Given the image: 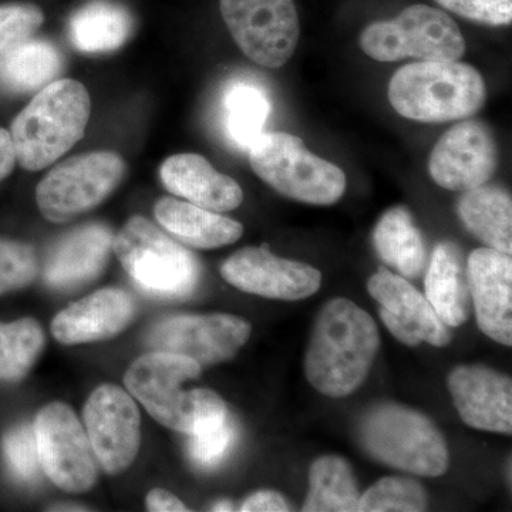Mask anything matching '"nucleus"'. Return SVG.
I'll use <instances>...</instances> for the list:
<instances>
[{
	"label": "nucleus",
	"mask_w": 512,
	"mask_h": 512,
	"mask_svg": "<svg viewBox=\"0 0 512 512\" xmlns=\"http://www.w3.org/2000/svg\"><path fill=\"white\" fill-rule=\"evenodd\" d=\"M221 13L239 49L259 66L288 63L301 36L293 0H221Z\"/></svg>",
	"instance_id": "obj_10"
},
{
	"label": "nucleus",
	"mask_w": 512,
	"mask_h": 512,
	"mask_svg": "<svg viewBox=\"0 0 512 512\" xmlns=\"http://www.w3.org/2000/svg\"><path fill=\"white\" fill-rule=\"evenodd\" d=\"M380 348L379 329L349 299H332L320 309L305 357V373L318 392L345 397L369 375Z\"/></svg>",
	"instance_id": "obj_1"
},
{
	"label": "nucleus",
	"mask_w": 512,
	"mask_h": 512,
	"mask_svg": "<svg viewBox=\"0 0 512 512\" xmlns=\"http://www.w3.org/2000/svg\"><path fill=\"white\" fill-rule=\"evenodd\" d=\"M134 19L124 6L93 0L77 9L69 20L70 42L79 52L109 53L130 39Z\"/></svg>",
	"instance_id": "obj_25"
},
{
	"label": "nucleus",
	"mask_w": 512,
	"mask_h": 512,
	"mask_svg": "<svg viewBox=\"0 0 512 512\" xmlns=\"http://www.w3.org/2000/svg\"><path fill=\"white\" fill-rule=\"evenodd\" d=\"M200 376L201 365L190 357L150 352L128 367L124 383L158 423L194 434L228 417L224 400L212 390L181 389Z\"/></svg>",
	"instance_id": "obj_2"
},
{
	"label": "nucleus",
	"mask_w": 512,
	"mask_h": 512,
	"mask_svg": "<svg viewBox=\"0 0 512 512\" xmlns=\"http://www.w3.org/2000/svg\"><path fill=\"white\" fill-rule=\"evenodd\" d=\"M136 315L133 296L106 288L80 299L57 313L52 335L62 345H83L119 335Z\"/></svg>",
	"instance_id": "obj_19"
},
{
	"label": "nucleus",
	"mask_w": 512,
	"mask_h": 512,
	"mask_svg": "<svg viewBox=\"0 0 512 512\" xmlns=\"http://www.w3.org/2000/svg\"><path fill=\"white\" fill-rule=\"evenodd\" d=\"M42 9L25 3L0 6V56L33 37L43 25Z\"/></svg>",
	"instance_id": "obj_34"
},
{
	"label": "nucleus",
	"mask_w": 512,
	"mask_h": 512,
	"mask_svg": "<svg viewBox=\"0 0 512 512\" xmlns=\"http://www.w3.org/2000/svg\"><path fill=\"white\" fill-rule=\"evenodd\" d=\"M498 165L493 130L484 121H461L437 140L429 158L431 178L448 191H468L488 183Z\"/></svg>",
	"instance_id": "obj_14"
},
{
	"label": "nucleus",
	"mask_w": 512,
	"mask_h": 512,
	"mask_svg": "<svg viewBox=\"0 0 512 512\" xmlns=\"http://www.w3.org/2000/svg\"><path fill=\"white\" fill-rule=\"evenodd\" d=\"M234 441L235 426L228 417L221 423L190 434L188 447L192 461L204 468L218 466L222 458L227 456Z\"/></svg>",
	"instance_id": "obj_35"
},
{
	"label": "nucleus",
	"mask_w": 512,
	"mask_h": 512,
	"mask_svg": "<svg viewBox=\"0 0 512 512\" xmlns=\"http://www.w3.org/2000/svg\"><path fill=\"white\" fill-rule=\"evenodd\" d=\"M45 342V332L36 319L0 322V382L15 383L28 375Z\"/></svg>",
	"instance_id": "obj_30"
},
{
	"label": "nucleus",
	"mask_w": 512,
	"mask_h": 512,
	"mask_svg": "<svg viewBox=\"0 0 512 512\" xmlns=\"http://www.w3.org/2000/svg\"><path fill=\"white\" fill-rule=\"evenodd\" d=\"M373 245L384 264L406 279L417 278L426 265V247L406 207L384 212L373 231Z\"/></svg>",
	"instance_id": "obj_26"
},
{
	"label": "nucleus",
	"mask_w": 512,
	"mask_h": 512,
	"mask_svg": "<svg viewBox=\"0 0 512 512\" xmlns=\"http://www.w3.org/2000/svg\"><path fill=\"white\" fill-rule=\"evenodd\" d=\"M461 18L490 26L510 25L512 0H436Z\"/></svg>",
	"instance_id": "obj_36"
},
{
	"label": "nucleus",
	"mask_w": 512,
	"mask_h": 512,
	"mask_svg": "<svg viewBox=\"0 0 512 512\" xmlns=\"http://www.w3.org/2000/svg\"><path fill=\"white\" fill-rule=\"evenodd\" d=\"M154 215L161 227L192 248L225 247L244 234V227L238 221L175 198H160L154 205Z\"/></svg>",
	"instance_id": "obj_22"
},
{
	"label": "nucleus",
	"mask_w": 512,
	"mask_h": 512,
	"mask_svg": "<svg viewBox=\"0 0 512 512\" xmlns=\"http://www.w3.org/2000/svg\"><path fill=\"white\" fill-rule=\"evenodd\" d=\"M251 336L247 320L234 315H183L158 322L146 336L151 352L190 357L211 366L232 359Z\"/></svg>",
	"instance_id": "obj_12"
},
{
	"label": "nucleus",
	"mask_w": 512,
	"mask_h": 512,
	"mask_svg": "<svg viewBox=\"0 0 512 512\" xmlns=\"http://www.w3.org/2000/svg\"><path fill=\"white\" fill-rule=\"evenodd\" d=\"M160 178L171 194L205 210L232 211L244 201V192L237 181L215 170L200 154L168 157L161 164Z\"/></svg>",
	"instance_id": "obj_21"
},
{
	"label": "nucleus",
	"mask_w": 512,
	"mask_h": 512,
	"mask_svg": "<svg viewBox=\"0 0 512 512\" xmlns=\"http://www.w3.org/2000/svg\"><path fill=\"white\" fill-rule=\"evenodd\" d=\"M427 508V494L417 481L403 477H386L360 495L359 511L420 512Z\"/></svg>",
	"instance_id": "obj_31"
},
{
	"label": "nucleus",
	"mask_w": 512,
	"mask_h": 512,
	"mask_svg": "<svg viewBox=\"0 0 512 512\" xmlns=\"http://www.w3.org/2000/svg\"><path fill=\"white\" fill-rule=\"evenodd\" d=\"M360 494L352 468L338 456L320 457L309 473V494L303 511H359Z\"/></svg>",
	"instance_id": "obj_29"
},
{
	"label": "nucleus",
	"mask_w": 512,
	"mask_h": 512,
	"mask_svg": "<svg viewBox=\"0 0 512 512\" xmlns=\"http://www.w3.org/2000/svg\"><path fill=\"white\" fill-rule=\"evenodd\" d=\"M33 430L40 466L50 481L67 493L92 490L99 463L76 413L64 403L47 404L37 413Z\"/></svg>",
	"instance_id": "obj_11"
},
{
	"label": "nucleus",
	"mask_w": 512,
	"mask_h": 512,
	"mask_svg": "<svg viewBox=\"0 0 512 512\" xmlns=\"http://www.w3.org/2000/svg\"><path fill=\"white\" fill-rule=\"evenodd\" d=\"M146 505L148 511L153 512H184L188 511L183 501L178 500L170 491L156 488L147 494Z\"/></svg>",
	"instance_id": "obj_38"
},
{
	"label": "nucleus",
	"mask_w": 512,
	"mask_h": 512,
	"mask_svg": "<svg viewBox=\"0 0 512 512\" xmlns=\"http://www.w3.org/2000/svg\"><path fill=\"white\" fill-rule=\"evenodd\" d=\"M62 66L53 43L30 37L0 56V86L13 94L37 92L56 79Z\"/></svg>",
	"instance_id": "obj_27"
},
{
	"label": "nucleus",
	"mask_w": 512,
	"mask_h": 512,
	"mask_svg": "<svg viewBox=\"0 0 512 512\" xmlns=\"http://www.w3.org/2000/svg\"><path fill=\"white\" fill-rule=\"evenodd\" d=\"M83 417L97 463L111 476L124 473L141 443V417L133 397L119 386L101 384L87 399Z\"/></svg>",
	"instance_id": "obj_13"
},
{
	"label": "nucleus",
	"mask_w": 512,
	"mask_h": 512,
	"mask_svg": "<svg viewBox=\"0 0 512 512\" xmlns=\"http://www.w3.org/2000/svg\"><path fill=\"white\" fill-rule=\"evenodd\" d=\"M212 511H234V507H232V504L228 503V501H221V503L214 505Z\"/></svg>",
	"instance_id": "obj_40"
},
{
	"label": "nucleus",
	"mask_w": 512,
	"mask_h": 512,
	"mask_svg": "<svg viewBox=\"0 0 512 512\" xmlns=\"http://www.w3.org/2000/svg\"><path fill=\"white\" fill-rule=\"evenodd\" d=\"M39 259L25 242L0 238V296L19 291L35 281Z\"/></svg>",
	"instance_id": "obj_32"
},
{
	"label": "nucleus",
	"mask_w": 512,
	"mask_h": 512,
	"mask_svg": "<svg viewBox=\"0 0 512 512\" xmlns=\"http://www.w3.org/2000/svg\"><path fill=\"white\" fill-rule=\"evenodd\" d=\"M457 211L474 237L488 248L511 255L512 201L507 191L495 185H480L464 191Z\"/></svg>",
	"instance_id": "obj_24"
},
{
	"label": "nucleus",
	"mask_w": 512,
	"mask_h": 512,
	"mask_svg": "<svg viewBox=\"0 0 512 512\" xmlns=\"http://www.w3.org/2000/svg\"><path fill=\"white\" fill-rule=\"evenodd\" d=\"M16 161L15 147H13L12 137L5 128H0V181L8 178L15 168Z\"/></svg>",
	"instance_id": "obj_39"
},
{
	"label": "nucleus",
	"mask_w": 512,
	"mask_h": 512,
	"mask_svg": "<svg viewBox=\"0 0 512 512\" xmlns=\"http://www.w3.org/2000/svg\"><path fill=\"white\" fill-rule=\"evenodd\" d=\"M360 47L377 62H400L413 57L421 62L460 60L466 53L461 30L443 10L427 5L409 6L387 22L367 26Z\"/></svg>",
	"instance_id": "obj_8"
},
{
	"label": "nucleus",
	"mask_w": 512,
	"mask_h": 512,
	"mask_svg": "<svg viewBox=\"0 0 512 512\" xmlns=\"http://www.w3.org/2000/svg\"><path fill=\"white\" fill-rule=\"evenodd\" d=\"M50 511H87V510H84V508H80V507L76 508V505H66V507H64V505H59V507H57V508H50Z\"/></svg>",
	"instance_id": "obj_41"
},
{
	"label": "nucleus",
	"mask_w": 512,
	"mask_h": 512,
	"mask_svg": "<svg viewBox=\"0 0 512 512\" xmlns=\"http://www.w3.org/2000/svg\"><path fill=\"white\" fill-rule=\"evenodd\" d=\"M2 451L10 473L18 480L32 483L39 478L42 466L33 426L22 424L9 430L3 437Z\"/></svg>",
	"instance_id": "obj_33"
},
{
	"label": "nucleus",
	"mask_w": 512,
	"mask_h": 512,
	"mask_svg": "<svg viewBox=\"0 0 512 512\" xmlns=\"http://www.w3.org/2000/svg\"><path fill=\"white\" fill-rule=\"evenodd\" d=\"M367 289L379 302L380 319L403 345L416 348L424 342L444 348L450 343V332L426 295L417 291L403 276L379 268L367 281Z\"/></svg>",
	"instance_id": "obj_16"
},
{
	"label": "nucleus",
	"mask_w": 512,
	"mask_h": 512,
	"mask_svg": "<svg viewBox=\"0 0 512 512\" xmlns=\"http://www.w3.org/2000/svg\"><path fill=\"white\" fill-rule=\"evenodd\" d=\"M483 76L458 60L416 62L397 70L389 84L390 104L404 119L447 123L473 117L483 109Z\"/></svg>",
	"instance_id": "obj_4"
},
{
	"label": "nucleus",
	"mask_w": 512,
	"mask_h": 512,
	"mask_svg": "<svg viewBox=\"0 0 512 512\" xmlns=\"http://www.w3.org/2000/svg\"><path fill=\"white\" fill-rule=\"evenodd\" d=\"M426 298L447 328L467 322L471 309L467 264L453 242H441L434 249L427 271Z\"/></svg>",
	"instance_id": "obj_23"
},
{
	"label": "nucleus",
	"mask_w": 512,
	"mask_h": 512,
	"mask_svg": "<svg viewBox=\"0 0 512 512\" xmlns=\"http://www.w3.org/2000/svg\"><path fill=\"white\" fill-rule=\"evenodd\" d=\"M467 274L481 332L501 345L511 346V255L493 248H478L468 256Z\"/></svg>",
	"instance_id": "obj_17"
},
{
	"label": "nucleus",
	"mask_w": 512,
	"mask_h": 512,
	"mask_svg": "<svg viewBox=\"0 0 512 512\" xmlns=\"http://www.w3.org/2000/svg\"><path fill=\"white\" fill-rule=\"evenodd\" d=\"M124 175L126 163L111 151L69 158L37 184V207L47 221L73 220L110 197Z\"/></svg>",
	"instance_id": "obj_9"
},
{
	"label": "nucleus",
	"mask_w": 512,
	"mask_h": 512,
	"mask_svg": "<svg viewBox=\"0 0 512 512\" xmlns=\"http://www.w3.org/2000/svg\"><path fill=\"white\" fill-rule=\"evenodd\" d=\"M92 100L83 83L57 80L39 90L10 128L16 161L40 171L63 157L84 136Z\"/></svg>",
	"instance_id": "obj_3"
},
{
	"label": "nucleus",
	"mask_w": 512,
	"mask_h": 512,
	"mask_svg": "<svg viewBox=\"0 0 512 512\" xmlns=\"http://www.w3.org/2000/svg\"><path fill=\"white\" fill-rule=\"evenodd\" d=\"M360 440L380 463L423 477L448 468L446 440L426 416L397 404H383L362 421Z\"/></svg>",
	"instance_id": "obj_7"
},
{
	"label": "nucleus",
	"mask_w": 512,
	"mask_h": 512,
	"mask_svg": "<svg viewBox=\"0 0 512 512\" xmlns=\"http://www.w3.org/2000/svg\"><path fill=\"white\" fill-rule=\"evenodd\" d=\"M271 114L268 94L258 84L235 82L222 99V123L229 140L239 150H249L258 140Z\"/></svg>",
	"instance_id": "obj_28"
},
{
	"label": "nucleus",
	"mask_w": 512,
	"mask_h": 512,
	"mask_svg": "<svg viewBox=\"0 0 512 512\" xmlns=\"http://www.w3.org/2000/svg\"><path fill=\"white\" fill-rule=\"evenodd\" d=\"M114 235L104 224H87L64 235L50 249L43 279L55 289H70L93 281L103 271Z\"/></svg>",
	"instance_id": "obj_20"
},
{
	"label": "nucleus",
	"mask_w": 512,
	"mask_h": 512,
	"mask_svg": "<svg viewBox=\"0 0 512 512\" xmlns=\"http://www.w3.org/2000/svg\"><path fill=\"white\" fill-rule=\"evenodd\" d=\"M113 249L133 281L158 298H187L200 281L194 254L141 215L123 225Z\"/></svg>",
	"instance_id": "obj_5"
},
{
	"label": "nucleus",
	"mask_w": 512,
	"mask_h": 512,
	"mask_svg": "<svg viewBox=\"0 0 512 512\" xmlns=\"http://www.w3.org/2000/svg\"><path fill=\"white\" fill-rule=\"evenodd\" d=\"M221 275L239 291L278 301H301L322 285L318 269L279 258L266 247L239 249L222 264Z\"/></svg>",
	"instance_id": "obj_15"
},
{
	"label": "nucleus",
	"mask_w": 512,
	"mask_h": 512,
	"mask_svg": "<svg viewBox=\"0 0 512 512\" xmlns=\"http://www.w3.org/2000/svg\"><path fill=\"white\" fill-rule=\"evenodd\" d=\"M248 153L254 173L291 200L332 205L345 194L342 168L313 154L292 134L262 133Z\"/></svg>",
	"instance_id": "obj_6"
},
{
	"label": "nucleus",
	"mask_w": 512,
	"mask_h": 512,
	"mask_svg": "<svg viewBox=\"0 0 512 512\" xmlns=\"http://www.w3.org/2000/svg\"><path fill=\"white\" fill-rule=\"evenodd\" d=\"M242 512H286L289 511L288 504L281 494L275 491H258L244 501L241 507Z\"/></svg>",
	"instance_id": "obj_37"
},
{
	"label": "nucleus",
	"mask_w": 512,
	"mask_h": 512,
	"mask_svg": "<svg viewBox=\"0 0 512 512\" xmlns=\"http://www.w3.org/2000/svg\"><path fill=\"white\" fill-rule=\"evenodd\" d=\"M458 414L473 429L512 433V383L485 366H458L448 377Z\"/></svg>",
	"instance_id": "obj_18"
}]
</instances>
